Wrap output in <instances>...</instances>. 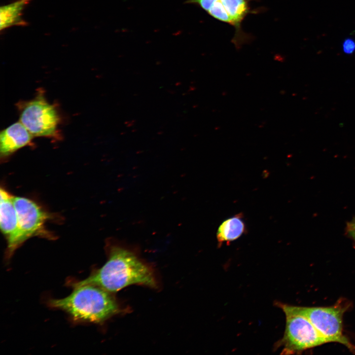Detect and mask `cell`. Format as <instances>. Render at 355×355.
Wrapping results in <instances>:
<instances>
[{
	"label": "cell",
	"instance_id": "obj_1",
	"mask_svg": "<svg viewBox=\"0 0 355 355\" xmlns=\"http://www.w3.org/2000/svg\"><path fill=\"white\" fill-rule=\"evenodd\" d=\"M107 260L86 279L73 283L92 284L110 292H116L131 285L157 287L153 269L132 249L118 243L107 247Z\"/></svg>",
	"mask_w": 355,
	"mask_h": 355
},
{
	"label": "cell",
	"instance_id": "obj_2",
	"mask_svg": "<svg viewBox=\"0 0 355 355\" xmlns=\"http://www.w3.org/2000/svg\"><path fill=\"white\" fill-rule=\"evenodd\" d=\"M68 296L50 299V307L67 313L75 321L102 323L119 314L122 309L110 293L92 284H72Z\"/></svg>",
	"mask_w": 355,
	"mask_h": 355
},
{
	"label": "cell",
	"instance_id": "obj_3",
	"mask_svg": "<svg viewBox=\"0 0 355 355\" xmlns=\"http://www.w3.org/2000/svg\"><path fill=\"white\" fill-rule=\"evenodd\" d=\"M280 307L306 317L328 343H340L355 353V346L343 334V317L349 307L348 304L343 300L330 307H301L283 304H280Z\"/></svg>",
	"mask_w": 355,
	"mask_h": 355
},
{
	"label": "cell",
	"instance_id": "obj_4",
	"mask_svg": "<svg viewBox=\"0 0 355 355\" xmlns=\"http://www.w3.org/2000/svg\"><path fill=\"white\" fill-rule=\"evenodd\" d=\"M19 121L33 137H55L59 117L53 106L42 94L34 99L21 103L19 106Z\"/></svg>",
	"mask_w": 355,
	"mask_h": 355
},
{
	"label": "cell",
	"instance_id": "obj_5",
	"mask_svg": "<svg viewBox=\"0 0 355 355\" xmlns=\"http://www.w3.org/2000/svg\"><path fill=\"white\" fill-rule=\"evenodd\" d=\"M286 317L285 329L280 345L284 354H295L328 343L305 317L282 309Z\"/></svg>",
	"mask_w": 355,
	"mask_h": 355
},
{
	"label": "cell",
	"instance_id": "obj_6",
	"mask_svg": "<svg viewBox=\"0 0 355 355\" xmlns=\"http://www.w3.org/2000/svg\"><path fill=\"white\" fill-rule=\"evenodd\" d=\"M13 202L17 215V230L12 242L7 246V258L30 238L45 234L44 226L49 217L48 213L28 198L14 196Z\"/></svg>",
	"mask_w": 355,
	"mask_h": 355
},
{
	"label": "cell",
	"instance_id": "obj_7",
	"mask_svg": "<svg viewBox=\"0 0 355 355\" xmlns=\"http://www.w3.org/2000/svg\"><path fill=\"white\" fill-rule=\"evenodd\" d=\"M186 3L197 5L214 19L234 27L236 46L245 39L241 24L251 12L249 0H187Z\"/></svg>",
	"mask_w": 355,
	"mask_h": 355
},
{
	"label": "cell",
	"instance_id": "obj_8",
	"mask_svg": "<svg viewBox=\"0 0 355 355\" xmlns=\"http://www.w3.org/2000/svg\"><path fill=\"white\" fill-rule=\"evenodd\" d=\"M33 136L20 122H16L2 130L0 133L1 157H6L27 145Z\"/></svg>",
	"mask_w": 355,
	"mask_h": 355
},
{
	"label": "cell",
	"instance_id": "obj_9",
	"mask_svg": "<svg viewBox=\"0 0 355 355\" xmlns=\"http://www.w3.org/2000/svg\"><path fill=\"white\" fill-rule=\"evenodd\" d=\"M0 226L8 246L12 242L17 232V215L14 196L2 188L0 189Z\"/></svg>",
	"mask_w": 355,
	"mask_h": 355
},
{
	"label": "cell",
	"instance_id": "obj_10",
	"mask_svg": "<svg viewBox=\"0 0 355 355\" xmlns=\"http://www.w3.org/2000/svg\"><path fill=\"white\" fill-rule=\"evenodd\" d=\"M246 225L241 213L224 220L219 226L216 238L219 245L227 244L240 238L246 232Z\"/></svg>",
	"mask_w": 355,
	"mask_h": 355
},
{
	"label": "cell",
	"instance_id": "obj_11",
	"mask_svg": "<svg viewBox=\"0 0 355 355\" xmlns=\"http://www.w3.org/2000/svg\"><path fill=\"white\" fill-rule=\"evenodd\" d=\"M31 0H18L0 7V30L14 26H24L23 12Z\"/></svg>",
	"mask_w": 355,
	"mask_h": 355
},
{
	"label": "cell",
	"instance_id": "obj_12",
	"mask_svg": "<svg viewBox=\"0 0 355 355\" xmlns=\"http://www.w3.org/2000/svg\"><path fill=\"white\" fill-rule=\"evenodd\" d=\"M342 48L346 54H352L355 51V40L350 37L346 38L343 42Z\"/></svg>",
	"mask_w": 355,
	"mask_h": 355
},
{
	"label": "cell",
	"instance_id": "obj_13",
	"mask_svg": "<svg viewBox=\"0 0 355 355\" xmlns=\"http://www.w3.org/2000/svg\"><path fill=\"white\" fill-rule=\"evenodd\" d=\"M346 230H352L355 231V217L351 220L348 222L346 225Z\"/></svg>",
	"mask_w": 355,
	"mask_h": 355
},
{
	"label": "cell",
	"instance_id": "obj_14",
	"mask_svg": "<svg viewBox=\"0 0 355 355\" xmlns=\"http://www.w3.org/2000/svg\"><path fill=\"white\" fill-rule=\"evenodd\" d=\"M346 233L355 244V231L352 230H346Z\"/></svg>",
	"mask_w": 355,
	"mask_h": 355
}]
</instances>
